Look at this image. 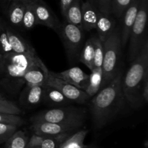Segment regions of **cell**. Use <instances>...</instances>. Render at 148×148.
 Returning a JSON list of instances; mask_svg holds the SVG:
<instances>
[{"instance_id":"cell-37","label":"cell","mask_w":148,"mask_h":148,"mask_svg":"<svg viewBox=\"0 0 148 148\" xmlns=\"http://www.w3.org/2000/svg\"><path fill=\"white\" fill-rule=\"evenodd\" d=\"M5 100H6L5 98H4V97H2V96L1 95V94H0V102H3V101H5Z\"/></svg>"},{"instance_id":"cell-13","label":"cell","mask_w":148,"mask_h":148,"mask_svg":"<svg viewBox=\"0 0 148 148\" xmlns=\"http://www.w3.org/2000/svg\"><path fill=\"white\" fill-rule=\"evenodd\" d=\"M49 73L44 62L40 59L27 70L23 78V81L26 83V85H44Z\"/></svg>"},{"instance_id":"cell-31","label":"cell","mask_w":148,"mask_h":148,"mask_svg":"<svg viewBox=\"0 0 148 148\" xmlns=\"http://www.w3.org/2000/svg\"><path fill=\"white\" fill-rule=\"evenodd\" d=\"M17 127L14 125L0 123V144L4 143L17 130Z\"/></svg>"},{"instance_id":"cell-4","label":"cell","mask_w":148,"mask_h":148,"mask_svg":"<svg viewBox=\"0 0 148 148\" xmlns=\"http://www.w3.org/2000/svg\"><path fill=\"white\" fill-rule=\"evenodd\" d=\"M86 110L83 107L65 106L40 112L31 118V121H45L82 126L86 118Z\"/></svg>"},{"instance_id":"cell-39","label":"cell","mask_w":148,"mask_h":148,"mask_svg":"<svg viewBox=\"0 0 148 148\" xmlns=\"http://www.w3.org/2000/svg\"><path fill=\"white\" fill-rule=\"evenodd\" d=\"M26 148H39L38 147H35V146H27Z\"/></svg>"},{"instance_id":"cell-5","label":"cell","mask_w":148,"mask_h":148,"mask_svg":"<svg viewBox=\"0 0 148 148\" xmlns=\"http://www.w3.org/2000/svg\"><path fill=\"white\" fill-rule=\"evenodd\" d=\"M39 59L40 57L36 53L18 54L11 52L2 55L0 67L9 79H21L23 81V78L27 70Z\"/></svg>"},{"instance_id":"cell-17","label":"cell","mask_w":148,"mask_h":148,"mask_svg":"<svg viewBox=\"0 0 148 148\" xmlns=\"http://www.w3.org/2000/svg\"><path fill=\"white\" fill-rule=\"evenodd\" d=\"M44 87V85H26L20 97L22 104L27 107H33L38 104L43 100Z\"/></svg>"},{"instance_id":"cell-1","label":"cell","mask_w":148,"mask_h":148,"mask_svg":"<svg viewBox=\"0 0 148 148\" xmlns=\"http://www.w3.org/2000/svg\"><path fill=\"white\" fill-rule=\"evenodd\" d=\"M123 71L101 89L90 102V111L96 128L104 127L118 115L123 108L125 97L121 88Z\"/></svg>"},{"instance_id":"cell-22","label":"cell","mask_w":148,"mask_h":148,"mask_svg":"<svg viewBox=\"0 0 148 148\" xmlns=\"http://www.w3.org/2000/svg\"><path fill=\"white\" fill-rule=\"evenodd\" d=\"M81 5H82L81 0H74L66 10L64 18L68 23L82 29Z\"/></svg>"},{"instance_id":"cell-15","label":"cell","mask_w":148,"mask_h":148,"mask_svg":"<svg viewBox=\"0 0 148 148\" xmlns=\"http://www.w3.org/2000/svg\"><path fill=\"white\" fill-rule=\"evenodd\" d=\"M116 28V21L111 15L99 12L95 29L98 32V39L101 41H105L112 34Z\"/></svg>"},{"instance_id":"cell-18","label":"cell","mask_w":148,"mask_h":148,"mask_svg":"<svg viewBox=\"0 0 148 148\" xmlns=\"http://www.w3.org/2000/svg\"><path fill=\"white\" fill-rule=\"evenodd\" d=\"M9 40L12 52L18 54H35L34 48L20 35L16 33L11 28L8 29Z\"/></svg>"},{"instance_id":"cell-6","label":"cell","mask_w":148,"mask_h":148,"mask_svg":"<svg viewBox=\"0 0 148 148\" xmlns=\"http://www.w3.org/2000/svg\"><path fill=\"white\" fill-rule=\"evenodd\" d=\"M148 13V0H140L135 21L130 32L129 55L132 62L141 51L145 41L147 39V21Z\"/></svg>"},{"instance_id":"cell-16","label":"cell","mask_w":148,"mask_h":148,"mask_svg":"<svg viewBox=\"0 0 148 148\" xmlns=\"http://www.w3.org/2000/svg\"><path fill=\"white\" fill-rule=\"evenodd\" d=\"M82 26L83 30L90 31L96 28L99 11L89 1L82 2Z\"/></svg>"},{"instance_id":"cell-38","label":"cell","mask_w":148,"mask_h":148,"mask_svg":"<svg viewBox=\"0 0 148 148\" xmlns=\"http://www.w3.org/2000/svg\"><path fill=\"white\" fill-rule=\"evenodd\" d=\"M85 148H96V147L92 146V145H88Z\"/></svg>"},{"instance_id":"cell-20","label":"cell","mask_w":148,"mask_h":148,"mask_svg":"<svg viewBox=\"0 0 148 148\" xmlns=\"http://www.w3.org/2000/svg\"><path fill=\"white\" fill-rule=\"evenodd\" d=\"M103 75L102 68H94L89 74L88 84L85 90L90 97H92L97 94L103 87Z\"/></svg>"},{"instance_id":"cell-29","label":"cell","mask_w":148,"mask_h":148,"mask_svg":"<svg viewBox=\"0 0 148 148\" xmlns=\"http://www.w3.org/2000/svg\"><path fill=\"white\" fill-rule=\"evenodd\" d=\"M132 1V0H111V15L116 18H121Z\"/></svg>"},{"instance_id":"cell-2","label":"cell","mask_w":148,"mask_h":148,"mask_svg":"<svg viewBox=\"0 0 148 148\" xmlns=\"http://www.w3.org/2000/svg\"><path fill=\"white\" fill-rule=\"evenodd\" d=\"M126 74L123 75L121 88L125 100L134 109L143 105L142 86L145 76L148 74V39L145 41L139 55L131 62Z\"/></svg>"},{"instance_id":"cell-27","label":"cell","mask_w":148,"mask_h":148,"mask_svg":"<svg viewBox=\"0 0 148 148\" xmlns=\"http://www.w3.org/2000/svg\"><path fill=\"white\" fill-rule=\"evenodd\" d=\"M9 27L8 25L0 19V53L2 55L13 52L9 40Z\"/></svg>"},{"instance_id":"cell-36","label":"cell","mask_w":148,"mask_h":148,"mask_svg":"<svg viewBox=\"0 0 148 148\" xmlns=\"http://www.w3.org/2000/svg\"><path fill=\"white\" fill-rule=\"evenodd\" d=\"M7 1H10V2H11V1H20V2H23V3H25V4H27V3L32 2V1H35V0H7Z\"/></svg>"},{"instance_id":"cell-23","label":"cell","mask_w":148,"mask_h":148,"mask_svg":"<svg viewBox=\"0 0 148 148\" xmlns=\"http://www.w3.org/2000/svg\"><path fill=\"white\" fill-rule=\"evenodd\" d=\"M88 130H79L71 136H68L62 142L59 148H85L88 145L84 144Z\"/></svg>"},{"instance_id":"cell-8","label":"cell","mask_w":148,"mask_h":148,"mask_svg":"<svg viewBox=\"0 0 148 148\" xmlns=\"http://www.w3.org/2000/svg\"><path fill=\"white\" fill-rule=\"evenodd\" d=\"M45 85L51 86L54 88L57 89L60 92L63 94L65 97L70 100L71 102L84 104L86 102L90 97L87 94L85 91L79 89L77 87L63 81L59 78L53 76L49 73V75L45 82Z\"/></svg>"},{"instance_id":"cell-14","label":"cell","mask_w":148,"mask_h":148,"mask_svg":"<svg viewBox=\"0 0 148 148\" xmlns=\"http://www.w3.org/2000/svg\"><path fill=\"white\" fill-rule=\"evenodd\" d=\"M69 133L57 136H40L34 134L29 139L27 146H35L39 148H59Z\"/></svg>"},{"instance_id":"cell-7","label":"cell","mask_w":148,"mask_h":148,"mask_svg":"<svg viewBox=\"0 0 148 148\" xmlns=\"http://www.w3.org/2000/svg\"><path fill=\"white\" fill-rule=\"evenodd\" d=\"M56 33L62 39L68 56L72 59L79 56L85 40L83 30L65 20L61 23Z\"/></svg>"},{"instance_id":"cell-40","label":"cell","mask_w":148,"mask_h":148,"mask_svg":"<svg viewBox=\"0 0 148 148\" xmlns=\"http://www.w3.org/2000/svg\"><path fill=\"white\" fill-rule=\"evenodd\" d=\"M1 58H2V55H1V54L0 53V61H1Z\"/></svg>"},{"instance_id":"cell-21","label":"cell","mask_w":148,"mask_h":148,"mask_svg":"<svg viewBox=\"0 0 148 148\" xmlns=\"http://www.w3.org/2000/svg\"><path fill=\"white\" fill-rule=\"evenodd\" d=\"M26 4L20 1H11L7 11L8 20L12 25L21 27Z\"/></svg>"},{"instance_id":"cell-10","label":"cell","mask_w":148,"mask_h":148,"mask_svg":"<svg viewBox=\"0 0 148 148\" xmlns=\"http://www.w3.org/2000/svg\"><path fill=\"white\" fill-rule=\"evenodd\" d=\"M33 5L38 24L46 26L57 32L61 22L50 7L43 0H35L33 1Z\"/></svg>"},{"instance_id":"cell-33","label":"cell","mask_w":148,"mask_h":148,"mask_svg":"<svg viewBox=\"0 0 148 148\" xmlns=\"http://www.w3.org/2000/svg\"><path fill=\"white\" fill-rule=\"evenodd\" d=\"M0 113H10V114L20 115L22 111L14 102L10 100L0 102Z\"/></svg>"},{"instance_id":"cell-11","label":"cell","mask_w":148,"mask_h":148,"mask_svg":"<svg viewBox=\"0 0 148 148\" xmlns=\"http://www.w3.org/2000/svg\"><path fill=\"white\" fill-rule=\"evenodd\" d=\"M50 73L83 91H85L88 86L89 74L84 72L79 67H72L59 73L50 71Z\"/></svg>"},{"instance_id":"cell-35","label":"cell","mask_w":148,"mask_h":148,"mask_svg":"<svg viewBox=\"0 0 148 148\" xmlns=\"http://www.w3.org/2000/svg\"><path fill=\"white\" fill-rule=\"evenodd\" d=\"M74 0H60V7H61V12L64 17L65 14H66V10L68 9L69 6L72 3Z\"/></svg>"},{"instance_id":"cell-12","label":"cell","mask_w":148,"mask_h":148,"mask_svg":"<svg viewBox=\"0 0 148 148\" xmlns=\"http://www.w3.org/2000/svg\"><path fill=\"white\" fill-rule=\"evenodd\" d=\"M140 2V0H132L130 5L125 10L121 17L122 26L120 31V36H121V46L122 47L126 46L130 39V32L137 17Z\"/></svg>"},{"instance_id":"cell-9","label":"cell","mask_w":148,"mask_h":148,"mask_svg":"<svg viewBox=\"0 0 148 148\" xmlns=\"http://www.w3.org/2000/svg\"><path fill=\"white\" fill-rule=\"evenodd\" d=\"M82 126L78 124L56 123L45 121H33L31 129L34 134L40 136H57L69 133L77 130Z\"/></svg>"},{"instance_id":"cell-26","label":"cell","mask_w":148,"mask_h":148,"mask_svg":"<svg viewBox=\"0 0 148 148\" xmlns=\"http://www.w3.org/2000/svg\"><path fill=\"white\" fill-rule=\"evenodd\" d=\"M36 25H38L37 19H36L34 9H33V1H32V2L26 4L21 28L24 30H28L33 28Z\"/></svg>"},{"instance_id":"cell-30","label":"cell","mask_w":148,"mask_h":148,"mask_svg":"<svg viewBox=\"0 0 148 148\" xmlns=\"http://www.w3.org/2000/svg\"><path fill=\"white\" fill-rule=\"evenodd\" d=\"M25 123V120L19 115L0 113V123L14 125L20 126Z\"/></svg>"},{"instance_id":"cell-34","label":"cell","mask_w":148,"mask_h":148,"mask_svg":"<svg viewBox=\"0 0 148 148\" xmlns=\"http://www.w3.org/2000/svg\"><path fill=\"white\" fill-rule=\"evenodd\" d=\"M142 99L143 102L147 103L148 102V74L145 76L142 86Z\"/></svg>"},{"instance_id":"cell-3","label":"cell","mask_w":148,"mask_h":148,"mask_svg":"<svg viewBox=\"0 0 148 148\" xmlns=\"http://www.w3.org/2000/svg\"><path fill=\"white\" fill-rule=\"evenodd\" d=\"M103 44V59L102 71L103 75V87L108 84L118 73L119 62L121 52L120 30L116 28L112 34L106 39Z\"/></svg>"},{"instance_id":"cell-24","label":"cell","mask_w":148,"mask_h":148,"mask_svg":"<svg viewBox=\"0 0 148 148\" xmlns=\"http://www.w3.org/2000/svg\"><path fill=\"white\" fill-rule=\"evenodd\" d=\"M79 60L85 64L90 71L94 68V43L93 37L88 39L84 43L79 56Z\"/></svg>"},{"instance_id":"cell-28","label":"cell","mask_w":148,"mask_h":148,"mask_svg":"<svg viewBox=\"0 0 148 148\" xmlns=\"http://www.w3.org/2000/svg\"><path fill=\"white\" fill-rule=\"evenodd\" d=\"M94 43V68H102L103 59V44L98 36H92Z\"/></svg>"},{"instance_id":"cell-25","label":"cell","mask_w":148,"mask_h":148,"mask_svg":"<svg viewBox=\"0 0 148 148\" xmlns=\"http://www.w3.org/2000/svg\"><path fill=\"white\" fill-rule=\"evenodd\" d=\"M29 138L23 131H16L5 142L4 148H26Z\"/></svg>"},{"instance_id":"cell-19","label":"cell","mask_w":148,"mask_h":148,"mask_svg":"<svg viewBox=\"0 0 148 148\" xmlns=\"http://www.w3.org/2000/svg\"><path fill=\"white\" fill-rule=\"evenodd\" d=\"M43 100L51 105H66L72 103L57 89L51 86L45 85Z\"/></svg>"},{"instance_id":"cell-32","label":"cell","mask_w":148,"mask_h":148,"mask_svg":"<svg viewBox=\"0 0 148 148\" xmlns=\"http://www.w3.org/2000/svg\"><path fill=\"white\" fill-rule=\"evenodd\" d=\"M95 6L101 12L111 15V0H86Z\"/></svg>"}]
</instances>
